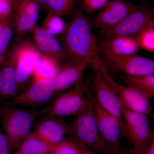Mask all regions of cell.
<instances>
[{"instance_id":"obj_1","label":"cell","mask_w":154,"mask_h":154,"mask_svg":"<svg viewBox=\"0 0 154 154\" xmlns=\"http://www.w3.org/2000/svg\"><path fill=\"white\" fill-rule=\"evenodd\" d=\"M92 29V21L82 10L75 11L63 34L62 46L67 60H92L99 50L97 39Z\"/></svg>"},{"instance_id":"obj_2","label":"cell","mask_w":154,"mask_h":154,"mask_svg":"<svg viewBox=\"0 0 154 154\" xmlns=\"http://www.w3.org/2000/svg\"><path fill=\"white\" fill-rule=\"evenodd\" d=\"M43 110L29 111L17 107L11 102L0 103V123L8 142L12 154L30 134L33 123Z\"/></svg>"},{"instance_id":"obj_3","label":"cell","mask_w":154,"mask_h":154,"mask_svg":"<svg viewBox=\"0 0 154 154\" xmlns=\"http://www.w3.org/2000/svg\"><path fill=\"white\" fill-rule=\"evenodd\" d=\"M88 96V95H87ZM89 102L82 110L75 115L69 125V135L92 149L98 154H117L105 144L100 135L93 104L89 96Z\"/></svg>"},{"instance_id":"obj_4","label":"cell","mask_w":154,"mask_h":154,"mask_svg":"<svg viewBox=\"0 0 154 154\" xmlns=\"http://www.w3.org/2000/svg\"><path fill=\"white\" fill-rule=\"evenodd\" d=\"M91 81L85 82L84 77L68 91L59 95L49 107L44 110V114L63 117L75 115L85 108L89 102L88 94Z\"/></svg>"},{"instance_id":"obj_5","label":"cell","mask_w":154,"mask_h":154,"mask_svg":"<svg viewBox=\"0 0 154 154\" xmlns=\"http://www.w3.org/2000/svg\"><path fill=\"white\" fill-rule=\"evenodd\" d=\"M93 61L94 66L99 69L105 79L117 94L122 108L149 116H153L154 110L151 104L150 99L127 86L115 82L98 55L94 57Z\"/></svg>"},{"instance_id":"obj_6","label":"cell","mask_w":154,"mask_h":154,"mask_svg":"<svg viewBox=\"0 0 154 154\" xmlns=\"http://www.w3.org/2000/svg\"><path fill=\"white\" fill-rule=\"evenodd\" d=\"M95 71L91 81L92 94L97 103L108 113L119 121L123 128L125 137L129 140V135L122 115V107L118 96L108 83L97 67L94 66Z\"/></svg>"},{"instance_id":"obj_7","label":"cell","mask_w":154,"mask_h":154,"mask_svg":"<svg viewBox=\"0 0 154 154\" xmlns=\"http://www.w3.org/2000/svg\"><path fill=\"white\" fill-rule=\"evenodd\" d=\"M122 115L133 154H146L154 137L149 116L122 108Z\"/></svg>"},{"instance_id":"obj_8","label":"cell","mask_w":154,"mask_h":154,"mask_svg":"<svg viewBox=\"0 0 154 154\" xmlns=\"http://www.w3.org/2000/svg\"><path fill=\"white\" fill-rule=\"evenodd\" d=\"M88 96L93 104L96 122L100 135L106 146L113 151L120 149L125 134L120 122L113 116L106 111L97 103L90 88Z\"/></svg>"},{"instance_id":"obj_9","label":"cell","mask_w":154,"mask_h":154,"mask_svg":"<svg viewBox=\"0 0 154 154\" xmlns=\"http://www.w3.org/2000/svg\"><path fill=\"white\" fill-rule=\"evenodd\" d=\"M153 25L152 11L149 7L140 5L118 25L107 30H100L99 34L105 38L115 35L136 36L144 29Z\"/></svg>"},{"instance_id":"obj_10","label":"cell","mask_w":154,"mask_h":154,"mask_svg":"<svg viewBox=\"0 0 154 154\" xmlns=\"http://www.w3.org/2000/svg\"><path fill=\"white\" fill-rule=\"evenodd\" d=\"M139 5L123 0H109L92 21L93 28L104 30L113 28Z\"/></svg>"},{"instance_id":"obj_11","label":"cell","mask_w":154,"mask_h":154,"mask_svg":"<svg viewBox=\"0 0 154 154\" xmlns=\"http://www.w3.org/2000/svg\"><path fill=\"white\" fill-rule=\"evenodd\" d=\"M40 10L35 0H15L12 22L13 31L18 41L36 25Z\"/></svg>"},{"instance_id":"obj_12","label":"cell","mask_w":154,"mask_h":154,"mask_svg":"<svg viewBox=\"0 0 154 154\" xmlns=\"http://www.w3.org/2000/svg\"><path fill=\"white\" fill-rule=\"evenodd\" d=\"M102 60L108 72L127 75L154 74V61L137 54L120 58H106Z\"/></svg>"},{"instance_id":"obj_13","label":"cell","mask_w":154,"mask_h":154,"mask_svg":"<svg viewBox=\"0 0 154 154\" xmlns=\"http://www.w3.org/2000/svg\"><path fill=\"white\" fill-rule=\"evenodd\" d=\"M55 93L54 79H33L29 87L11 102L17 106L36 107L49 102Z\"/></svg>"},{"instance_id":"obj_14","label":"cell","mask_w":154,"mask_h":154,"mask_svg":"<svg viewBox=\"0 0 154 154\" xmlns=\"http://www.w3.org/2000/svg\"><path fill=\"white\" fill-rule=\"evenodd\" d=\"M13 48L16 59L18 94L32 77L33 64L41 53L35 45L28 41L21 42Z\"/></svg>"},{"instance_id":"obj_15","label":"cell","mask_w":154,"mask_h":154,"mask_svg":"<svg viewBox=\"0 0 154 154\" xmlns=\"http://www.w3.org/2000/svg\"><path fill=\"white\" fill-rule=\"evenodd\" d=\"M46 114L38 122L34 131L48 143L57 145L69 135V125L62 117Z\"/></svg>"},{"instance_id":"obj_16","label":"cell","mask_w":154,"mask_h":154,"mask_svg":"<svg viewBox=\"0 0 154 154\" xmlns=\"http://www.w3.org/2000/svg\"><path fill=\"white\" fill-rule=\"evenodd\" d=\"M17 95L16 59L13 48L0 66V103L12 101Z\"/></svg>"},{"instance_id":"obj_17","label":"cell","mask_w":154,"mask_h":154,"mask_svg":"<svg viewBox=\"0 0 154 154\" xmlns=\"http://www.w3.org/2000/svg\"><path fill=\"white\" fill-rule=\"evenodd\" d=\"M105 38L99 48L103 58L125 57L137 54L140 49L136 36L115 35Z\"/></svg>"},{"instance_id":"obj_18","label":"cell","mask_w":154,"mask_h":154,"mask_svg":"<svg viewBox=\"0 0 154 154\" xmlns=\"http://www.w3.org/2000/svg\"><path fill=\"white\" fill-rule=\"evenodd\" d=\"M90 61L78 62L67 60L59 64L57 71L54 78L55 93L64 91L74 85L82 78Z\"/></svg>"},{"instance_id":"obj_19","label":"cell","mask_w":154,"mask_h":154,"mask_svg":"<svg viewBox=\"0 0 154 154\" xmlns=\"http://www.w3.org/2000/svg\"><path fill=\"white\" fill-rule=\"evenodd\" d=\"M36 48L42 54L57 60H68L62 45L54 36L48 33L44 29L35 25L31 30Z\"/></svg>"},{"instance_id":"obj_20","label":"cell","mask_w":154,"mask_h":154,"mask_svg":"<svg viewBox=\"0 0 154 154\" xmlns=\"http://www.w3.org/2000/svg\"><path fill=\"white\" fill-rule=\"evenodd\" d=\"M118 77L128 88L149 99L154 97V74L139 75H127L119 74Z\"/></svg>"},{"instance_id":"obj_21","label":"cell","mask_w":154,"mask_h":154,"mask_svg":"<svg viewBox=\"0 0 154 154\" xmlns=\"http://www.w3.org/2000/svg\"><path fill=\"white\" fill-rule=\"evenodd\" d=\"M55 146L48 143L33 131L12 154H48Z\"/></svg>"},{"instance_id":"obj_22","label":"cell","mask_w":154,"mask_h":154,"mask_svg":"<svg viewBox=\"0 0 154 154\" xmlns=\"http://www.w3.org/2000/svg\"><path fill=\"white\" fill-rule=\"evenodd\" d=\"M58 61L55 59L41 54L33 64L32 73L33 79H54L59 66Z\"/></svg>"},{"instance_id":"obj_23","label":"cell","mask_w":154,"mask_h":154,"mask_svg":"<svg viewBox=\"0 0 154 154\" xmlns=\"http://www.w3.org/2000/svg\"><path fill=\"white\" fill-rule=\"evenodd\" d=\"M48 154H98L81 142L70 137L69 138H66L62 142L56 146Z\"/></svg>"},{"instance_id":"obj_24","label":"cell","mask_w":154,"mask_h":154,"mask_svg":"<svg viewBox=\"0 0 154 154\" xmlns=\"http://www.w3.org/2000/svg\"><path fill=\"white\" fill-rule=\"evenodd\" d=\"M76 0H48L46 11L62 17L74 11Z\"/></svg>"},{"instance_id":"obj_25","label":"cell","mask_w":154,"mask_h":154,"mask_svg":"<svg viewBox=\"0 0 154 154\" xmlns=\"http://www.w3.org/2000/svg\"><path fill=\"white\" fill-rule=\"evenodd\" d=\"M41 27L48 33L54 36L63 34L66 24L62 17L48 13Z\"/></svg>"},{"instance_id":"obj_26","label":"cell","mask_w":154,"mask_h":154,"mask_svg":"<svg viewBox=\"0 0 154 154\" xmlns=\"http://www.w3.org/2000/svg\"><path fill=\"white\" fill-rule=\"evenodd\" d=\"M140 49L154 52V25L147 27L136 36Z\"/></svg>"},{"instance_id":"obj_27","label":"cell","mask_w":154,"mask_h":154,"mask_svg":"<svg viewBox=\"0 0 154 154\" xmlns=\"http://www.w3.org/2000/svg\"><path fill=\"white\" fill-rule=\"evenodd\" d=\"M13 31L11 16L7 21L2 36L0 38V66L8 53L7 51L12 38Z\"/></svg>"},{"instance_id":"obj_28","label":"cell","mask_w":154,"mask_h":154,"mask_svg":"<svg viewBox=\"0 0 154 154\" xmlns=\"http://www.w3.org/2000/svg\"><path fill=\"white\" fill-rule=\"evenodd\" d=\"M109 0H81V5L87 14H93L99 11Z\"/></svg>"},{"instance_id":"obj_29","label":"cell","mask_w":154,"mask_h":154,"mask_svg":"<svg viewBox=\"0 0 154 154\" xmlns=\"http://www.w3.org/2000/svg\"><path fill=\"white\" fill-rule=\"evenodd\" d=\"M15 0H0V18L6 19L12 16Z\"/></svg>"},{"instance_id":"obj_30","label":"cell","mask_w":154,"mask_h":154,"mask_svg":"<svg viewBox=\"0 0 154 154\" xmlns=\"http://www.w3.org/2000/svg\"><path fill=\"white\" fill-rule=\"evenodd\" d=\"M0 154H11L8 142L0 123Z\"/></svg>"},{"instance_id":"obj_31","label":"cell","mask_w":154,"mask_h":154,"mask_svg":"<svg viewBox=\"0 0 154 154\" xmlns=\"http://www.w3.org/2000/svg\"><path fill=\"white\" fill-rule=\"evenodd\" d=\"M9 18H10V17H9ZM9 18H6V19L0 18V38L2 36L4 29H5V27L6 23H7V21H8V20Z\"/></svg>"},{"instance_id":"obj_32","label":"cell","mask_w":154,"mask_h":154,"mask_svg":"<svg viewBox=\"0 0 154 154\" xmlns=\"http://www.w3.org/2000/svg\"><path fill=\"white\" fill-rule=\"evenodd\" d=\"M38 4L40 9L46 11V6L48 0H35Z\"/></svg>"},{"instance_id":"obj_33","label":"cell","mask_w":154,"mask_h":154,"mask_svg":"<svg viewBox=\"0 0 154 154\" xmlns=\"http://www.w3.org/2000/svg\"><path fill=\"white\" fill-rule=\"evenodd\" d=\"M146 154H154V137L152 139Z\"/></svg>"},{"instance_id":"obj_34","label":"cell","mask_w":154,"mask_h":154,"mask_svg":"<svg viewBox=\"0 0 154 154\" xmlns=\"http://www.w3.org/2000/svg\"><path fill=\"white\" fill-rule=\"evenodd\" d=\"M117 154H133L132 150L131 149H120Z\"/></svg>"}]
</instances>
